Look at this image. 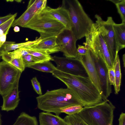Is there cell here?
Returning a JSON list of instances; mask_svg holds the SVG:
<instances>
[{"mask_svg": "<svg viewBox=\"0 0 125 125\" xmlns=\"http://www.w3.org/2000/svg\"><path fill=\"white\" fill-rule=\"evenodd\" d=\"M52 74L75 94L84 107L94 105L107 99L100 92L88 76L71 74L56 69Z\"/></svg>", "mask_w": 125, "mask_h": 125, "instance_id": "1", "label": "cell"}, {"mask_svg": "<svg viewBox=\"0 0 125 125\" xmlns=\"http://www.w3.org/2000/svg\"><path fill=\"white\" fill-rule=\"evenodd\" d=\"M38 108L43 111L59 115L61 109L74 105L83 106L75 94L67 88L47 91L36 97Z\"/></svg>", "mask_w": 125, "mask_h": 125, "instance_id": "2", "label": "cell"}, {"mask_svg": "<svg viewBox=\"0 0 125 125\" xmlns=\"http://www.w3.org/2000/svg\"><path fill=\"white\" fill-rule=\"evenodd\" d=\"M62 5L67 11L72 24V30L77 40L89 33L94 23L77 0H63Z\"/></svg>", "mask_w": 125, "mask_h": 125, "instance_id": "3", "label": "cell"}, {"mask_svg": "<svg viewBox=\"0 0 125 125\" xmlns=\"http://www.w3.org/2000/svg\"><path fill=\"white\" fill-rule=\"evenodd\" d=\"M115 108L107 99L94 105L84 107L77 114L88 125H113Z\"/></svg>", "mask_w": 125, "mask_h": 125, "instance_id": "4", "label": "cell"}, {"mask_svg": "<svg viewBox=\"0 0 125 125\" xmlns=\"http://www.w3.org/2000/svg\"><path fill=\"white\" fill-rule=\"evenodd\" d=\"M43 9L36 14L24 27L38 32L41 40L56 37L66 28L62 24L47 14Z\"/></svg>", "mask_w": 125, "mask_h": 125, "instance_id": "5", "label": "cell"}, {"mask_svg": "<svg viewBox=\"0 0 125 125\" xmlns=\"http://www.w3.org/2000/svg\"><path fill=\"white\" fill-rule=\"evenodd\" d=\"M85 37V42L83 43L84 46L101 58L108 68H114L115 62L95 22L93 24L89 33Z\"/></svg>", "mask_w": 125, "mask_h": 125, "instance_id": "6", "label": "cell"}, {"mask_svg": "<svg viewBox=\"0 0 125 125\" xmlns=\"http://www.w3.org/2000/svg\"><path fill=\"white\" fill-rule=\"evenodd\" d=\"M22 73L6 62H0V95L6 94L19 84Z\"/></svg>", "mask_w": 125, "mask_h": 125, "instance_id": "7", "label": "cell"}, {"mask_svg": "<svg viewBox=\"0 0 125 125\" xmlns=\"http://www.w3.org/2000/svg\"><path fill=\"white\" fill-rule=\"evenodd\" d=\"M99 31L105 41L112 57L115 62L118 51L115 41L113 27L115 22L111 17H107L106 21L103 20L99 15H95Z\"/></svg>", "mask_w": 125, "mask_h": 125, "instance_id": "8", "label": "cell"}, {"mask_svg": "<svg viewBox=\"0 0 125 125\" xmlns=\"http://www.w3.org/2000/svg\"><path fill=\"white\" fill-rule=\"evenodd\" d=\"M56 40L60 51L65 57L75 58L77 57V40L72 30L65 28L56 37Z\"/></svg>", "mask_w": 125, "mask_h": 125, "instance_id": "9", "label": "cell"}, {"mask_svg": "<svg viewBox=\"0 0 125 125\" xmlns=\"http://www.w3.org/2000/svg\"><path fill=\"white\" fill-rule=\"evenodd\" d=\"M52 60L56 63V69L62 72L74 75L88 76L86 72L81 63L75 58L52 57Z\"/></svg>", "mask_w": 125, "mask_h": 125, "instance_id": "10", "label": "cell"}, {"mask_svg": "<svg viewBox=\"0 0 125 125\" xmlns=\"http://www.w3.org/2000/svg\"><path fill=\"white\" fill-rule=\"evenodd\" d=\"M91 52L99 78L102 94L107 99L112 93L111 85L109 79L108 68L101 58Z\"/></svg>", "mask_w": 125, "mask_h": 125, "instance_id": "11", "label": "cell"}, {"mask_svg": "<svg viewBox=\"0 0 125 125\" xmlns=\"http://www.w3.org/2000/svg\"><path fill=\"white\" fill-rule=\"evenodd\" d=\"M88 50V52L85 55H78L75 58L82 64L88 76L103 95L99 78L91 52L90 50Z\"/></svg>", "mask_w": 125, "mask_h": 125, "instance_id": "12", "label": "cell"}, {"mask_svg": "<svg viewBox=\"0 0 125 125\" xmlns=\"http://www.w3.org/2000/svg\"><path fill=\"white\" fill-rule=\"evenodd\" d=\"M56 38L52 37L41 40L38 42L28 46L34 50L50 55L60 51Z\"/></svg>", "mask_w": 125, "mask_h": 125, "instance_id": "13", "label": "cell"}, {"mask_svg": "<svg viewBox=\"0 0 125 125\" xmlns=\"http://www.w3.org/2000/svg\"><path fill=\"white\" fill-rule=\"evenodd\" d=\"M43 10L49 16L62 24L66 29L72 30V26L68 12L62 5L56 9L46 6Z\"/></svg>", "mask_w": 125, "mask_h": 125, "instance_id": "14", "label": "cell"}, {"mask_svg": "<svg viewBox=\"0 0 125 125\" xmlns=\"http://www.w3.org/2000/svg\"><path fill=\"white\" fill-rule=\"evenodd\" d=\"M18 90V84L6 94L2 96L3 103L1 106L2 111L8 112L14 111L19 104L20 99Z\"/></svg>", "mask_w": 125, "mask_h": 125, "instance_id": "15", "label": "cell"}, {"mask_svg": "<svg viewBox=\"0 0 125 125\" xmlns=\"http://www.w3.org/2000/svg\"><path fill=\"white\" fill-rule=\"evenodd\" d=\"M40 125H67L64 119L59 115L50 113L41 112L39 115Z\"/></svg>", "mask_w": 125, "mask_h": 125, "instance_id": "16", "label": "cell"}, {"mask_svg": "<svg viewBox=\"0 0 125 125\" xmlns=\"http://www.w3.org/2000/svg\"><path fill=\"white\" fill-rule=\"evenodd\" d=\"M113 27L119 52L125 47V23L117 24L115 22Z\"/></svg>", "mask_w": 125, "mask_h": 125, "instance_id": "17", "label": "cell"}, {"mask_svg": "<svg viewBox=\"0 0 125 125\" xmlns=\"http://www.w3.org/2000/svg\"><path fill=\"white\" fill-rule=\"evenodd\" d=\"M37 12L30 5L28 4L26 10L17 19L15 20L11 25L13 27L17 25L23 27L31 19Z\"/></svg>", "mask_w": 125, "mask_h": 125, "instance_id": "18", "label": "cell"}, {"mask_svg": "<svg viewBox=\"0 0 125 125\" xmlns=\"http://www.w3.org/2000/svg\"><path fill=\"white\" fill-rule=\"evenodd\" d=\"M12 125H38L36 118L25 112L21 113Z\"/></svg>", "mask_w": 125, "mask_h": 125, "instance_id": "19", "label": "cell"}, {"mask_svg": "<svg viewBox=\"0 0 125 125\" xmlns=\"http://www.w3.org/2000/svg\"><path fill=\"white\" fill-rule=\"evenodd\" d=\"M114 68L115 76V84L114 87L115 93V94H117L120 90L121 79L120 62L118 54L117 55L115 60Z\"/></svg>", "mask_w": 125, "mask_h": 125, "instance_id": "20", "label": "cell"}, {"mask_svg": "<svg viewBox=\"0 0 125 125\" xmlns=\"http://www.w3.org/2000/svg\"><path fill=\"white\" fill-rule=\"evenodd\" d=\"M30 68L42 72L52 73L56 69L50 61H44L35 63L29 66Z\"/></svg>", "mask_w": 125, "mask_h": 125, "instance_id": "21", "label": "cell"}, {"mask_svg": "<svg viewBox=\"0 0 125 125\" xmlns=\"http://www.w3.org/2000/svg\"><path fill=\"white\" fill-rule=\"evenodd\" d=\"M29 54L33 55L38 59L40 62L52 61V58L50 54L35 51L29 48L28 46H24Z\"/></svg>", "mask_w": 125, "mask_h": 125, "instance_id": "22", "label": "cell"}, {"mask_svg": "<svg viewBox=\"0 0 125 125\" xmlns=\"http://www.w3.org/2000/svg\"><path fill=\"white\" fill-rule=\"evenodd\" d=\"M41 40V38L40 37L38 39L33 41H28L24 42L6 45L4 46V49L2 50L5 52H9L15 50L21 47L29 46L37 43Z\"/></svg>", "mask_w": 125, "mask_h": 125, "instance_id": "23", "label": "cell"}, {"mask_svg": "<svg viewBox=\"0 0 125 125\" xmlns=\"http://www.w3.org/2000/svg\"><path fill=\"white\" fill-rule=\"evenodd\" d=\"M63 119L70 125H88L77 114L66 115Z\"/></svg>", "mask_w": 125, "mask_h": 125, "instance_id": "24", "label": "cell"}, {"mask_svg": "<svg viewBox=\"0 0 125 125\" xmlns=\"http://www.w3.org/2000/svg\"><path fill=\"white\" fill-rule=\"evenodd\" d=\"M82 106L79 105H72L64 107L61 109V113H65L68 115L78 114L83 109Z\"/></svg>", "mask_w": 125, "mask_h": 125, "instance_id": "25", "label": "cell"}, {"mask_svg": "<svg viewBox=\"0 0 125 125\" xmlns=\"http://www.w3.org/2000/svg\"><path fill=\"white\" fill-rule=\"evenodd\" d=\"M17 15V13L14 14L13 16L9 20L0 25V34H4L7 35L13 22Z\"/></svg>", "mask_w": 125, "mask_h": 125, "instance_id": "26", "label": "cell"}, {"mask_svg": "<svg viewBox=\"0 0 125 125\" xmlns=\"http://www.w3.org/2000/svg\"><path fill=\"white\" fill-rule=\"evenodd\" d=\"M25 67L35 63L40 62L39 60L32 55L29 54L22 56Z\"/></svg>", "mask_w": 125, "mask_h": 125, "instance_id": "27", "label": "cell"}, {"mask_svg": "<svg viewBox=\"0 0 125 125\" xmlns=\"http://www.w3.org/2000/svg\"><path fill=\"white\" fill-rule=\"evenodd\" d=\"M8 62L18 69L22 72L24 70L25 67L22 57L19 58L12 59Z\"/></svg>", "mask_w": 125, "mask_h": 125, "instance_id": "28", "label": "cell"}, {"mask_svg": "<svg viewBox=\"0 0 125 125\" xmlns=\"http://www.w3.org/2000/svg\"><path fill=\"white\" fill-rule=\"evenodd\" d=\"M115 4L122 20V23H125V0H121Z\"/></svg>", "mask_w": 125, "mask_h": 125, "instance_id": "29", "label": "cell"}, {"mask_svg": "<svg viewBox=\"0 0 125 125\" xmlns=\"http://www.w3.org/2000/svg\"><path fill=\"white\" fill-rule=\"evenodd\" d=\"M31 81L33 89L36 93L39 95H42L40 83L37 78L36 77L33 78Z\"/></svg>", "mask_w": 125, "mask_h": 125, "instance_id": "30", "label": "cell"}, {"mask_svg": "<svg viewBox=\"0 0 125 125\" xmlns=\"http://www.w3.org/2000/svg\"><path fill=\"white\" fill-rule=\"evenodd\" d=\"M108 74L110 84L111 85H113L114 87L115 84V76L114 68H108Z\"/></svg>", "mask_w": 125, "mask_h": 125, "instance_id": "31", "label": "cell"}, {"mask_svg": "<svg viewBox=\"0 0 125 125\" xmlns=\"http://www.w3.org/2000/svg\"><path fill=\"white\" fill-rule=\"evenodd\" d=\"M88 50L84 46L78 45L77 48L78 55H84L88 52Z\"/></svg>", "mask_w": 125, "mask_h": 125, "instance_id": "32", "label": "cell"}, {"mask_svg": "<svg viewBox=\"0 0 125 125\" xmlns=\"http://www.w3.org/2000/svg\"><path fill=\"white\" fill-rule=\"evenodd\" d=\"M13 15L10 14L4 17H0V25L9 20L13 16Z\"/></svg>", "mask_w": 125, "mask_h": 125, "instance_id": "33", "label": "cell"}, {"mask_svg": "<svg viewBox=\"0 0 125 125\" xmlns=\"http://www.w3.org/2000/svg\"><path fill=\"white\" fill-rule=\"evenodd\" d=\"M118 120V125H125V113L122 112Z\"/></svg>", "mask_w": 125, "mask_h": 125, "instance_id": "34", "label": "cell"}, {"mask_svg": "<svg viewBox=\"0 0 125 125\" xmlns=\"http://www.w3.org/2000/svg\"><path fill=\"white\" fill-rule=\"evenodd\" d=\"M6 35L4 34H0V43L2 46L6 41Z\"/></svg>", "mask_w": 125, "mask_h": 125, "instance_id": "35", "label": "cell"}, {"mask_svg": "<svg viewBox=\"0 0 125 125\" xmlns=\"http://www.w3.org/2000/svg\"><path fill=\"white\" fill-rule=\"evenodd\" d=\"M14 31L15 32H19L20 31V28L17 26H15L14 27Z\"/></svg>", "mask_w": 125, "mask_h": 125, "instance_id": "36", "label": "cell"}, {"mask_svg": "<svg viewBox=\"0 0 125 125\" xmlns=\"http://www.w3.org/2000/svg\"><path fill=\"white\" fill-rule=\"evenodd\" d=\"M125 54H124L123 56V62L124 67H125Z\"/></svg>", "mask_w": 125, "mask_h": 125, "instance_id": "37", "label": "cell"}, {"mask_svg": "<svg viewBox=\"0 0 125 125\" xmlns=\"http://www.w3.org/2000/svg\"><path fill=\"white\" fill-rule=\"evenodd\" d=\"M2 115L0 112V125H2V121L1 118Z\"/></svg>", "mask_w": 125, "mask_h": 125, "instance_id": "38", "label": "cell"}, {"mask_svg": "<svg viewBox=\"0 0 125 125\" xmlns=\"http://www.w3.org/2000/svg\"><path fill=\"white\" fill-rule=\"evenodd\" d=\"M2 46L1 45V44H0V48L2 47Z\"/></svg>", "mask_w": 125, "mask_h": 125, "instance_id": "39", "label": "cell"}, {"mask_svg": "<svg viewBox=\"0 0 125 125\" xmlns=\"http://www.w3.org/2000/svg\"><path fill=\"white\" fill-rule=\"evenodd\" d=\"M67 125H69V124H67Z\"/></svg>", "mask_w": 125, "mask_h": 125, "instance_id": "40", "label": "cell"}, {"mask_svg": "<svg viewBox=\"0 0 125 125\" xmlns=\"http://www.w3.org/2000/svg\"></svg>", "mask_w": 125, "mask_h": 125, "instance_id": "41", "label": "cell"}]
</instances>
